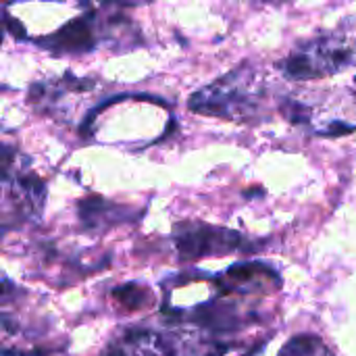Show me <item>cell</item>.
Segmentation results:
<instances>
[{
  "mask_svg": "<svg viewBox=\"0 0 356 356\" xmlns=\"http://www.w3.org/2000/svg\"><path fill=\"white\" fill-rule=\"evenodd\" d=\"M263 98L265 83H261L257 71L248 67H238L211 86L192 94L190 108L200 115L250 121L259 117Z\"/></svg>",
  "mask_w": 356,
  "mask_h": 356,
  "instance_id": "cell-1",
  "label": "cell"
},
{
  "mask_svg": "<svg viewBox=\"0 0 356 356\" xmlns=\"http://www.w3.org/2000/svg\"><path fill=\"white\" fill-rule=\"evenodd\" d=\"M356 65V31H330L321 33L294 52L282 63L280 71L292 81H315L336 75Z\"/></svg>",
  "mask_w": 356,
  "mask_h": 356,
  "instance_id": "cell-2",
  "label": "cell"
},
{
  "mask_svg": "<svg viewBox=\"0 0 356 356\" xmlns=\"http://www.w3.org/2000/svg\"><path fill=\"white\" fill-rule=\"evenodd\" d=\"M8 29H10V33L15 35V38H19V40H23L25 38V27H23V23H19V21H15V19H8Z\"/></svg>",
  "mask_w": 356,
  "mask_h": 356,
  "instance_id": "cell-9",
  "label": "cell"
},
{
  "mask_svg": "<svg viewBox=\"0 0 356 356\" xmlns=\"http://www.w3.org/2000/svg\"><path fill=\"white\" fill-rule=\"evenodd\" d=\"M13 159H15V150L10 146H4L0 144V177H8V169L13 165Z\"/></svg>",
  "mask_w": 356,
  "mask_h": 356,
  "instance_id": "cell-8",
  "label": "cell"
},
{
  "mask_svg": "<svg viewBox=\"0 0 356 356\" xmlns=\"http://www.w3.org/2000/svg\"><path fill=\"white\" fill-rule=\"evenodd\" d=\"M277 356H336L327 344L315 334H298L292 336L280 350Z\"/></svg>",
  "mask_w": 356,
  "mask_h": 356,
  "instance_id": "cell-6",
  "label": "cell"
},
{
  "mask_svg": "<svg viewBox=\"0 0 356 356\" xmlns=\"http://www.w3.org/2000/svg\"><path fill=\"white\" fill-rule=\"evenodd\" d=\"M267 2H288V0H267Z\"/></svg>",
  "mask_w": 356,
  "mask_h": 356,
  "instance_id": "cell-12",
  "label": "cell"
},
{
  "mask_svg": "<svg viewBox=\"0 0 356 356\" xmlns=\"http://www.w3.org/2000/svg\"><path fill=\"white\" fill-rule=\"evenodd\" d=\"M175 246L186 261H196L202 257H221L232 252H254L259 244L248 240L246 236L225 229L213 227L204 223H184L177 227Z\"/></svg>",
  "mask_w": 356,
  "mask_h": 356,
  "instance_id": "cell-3",
  "label": "cell"
},
{
  "mask_svg": "<svg viewBox=\"0 0 356 356\" xmlns=\"http://www.w3.org/2000/svg\"><path fill=\"white\" fill-rule=\"evenodd\" d=\"M219 286L223 292H236V294L275 292L282 288V277L273 267L259 261H250V263L232 265L219 280Z\"/></svg>",
  "mask_w": 356,
  "mask_h": 356,
  "instance_id": "cell-4",
  "label": "cell"
},
{
  "mask_svg": "<svg viewBox=\"0 0 356 356\" xmlns=\"http://www.w3.org/2000/svg\"><path fill=\"white\" fill-rule=\"evenodd\" d=\"M2 38H4V27L0 25V42H2Z\"/></svg>",
  "mask_w": 356,
  "mask_h": 356,
  "instance_id": "cell-11",
  "label": "cell"
},
{
  "mask_svg": "<svg viewBox=\"0 0 356 356\" xmlns=\"http://www.w3.org/2000/svg\"><path fill=\"white\" fill-rule=\"evenodd\" d=\"M113 296H115L117 302H121V305L127 307V309H140V307H144L148 300H152V298H148L146 290H142L138 284L119 286V288H115Z\"/></svg>",
  "mask_w": 356,
  "mask_h": 356,
  "instance_id": "cell-7",
  "label": "cell"
},
{
  "mask_svg": "<svg viewBox=\"0 0 356 356\" xmlns=\"http://www.w3.org/2000/svg\"><path fill=\"white\" fill-rule=\"evenodd\" d=\"M40 44H44L48 48H54V50H65V52L90 50L94 46V38H92V29H90V15L69 21L52 38L42 40Z\"/></svg>",
  "mask_w": 356,
  "mask_h": 356,
  "instance_id": "cell-5",
  "label": "cell"
},
{
  "mask_svg": "<svg viewBox=\"0 0 356 356\" xmlns=\"http://www.w3.org/2000/svg\"><path fill=\"white\" fill-rule=\"evenodd\" d=\"M8 290H10V284H8V282H4V280H0V298H2Z\"/></svg>",
  "mask_w": 356,
  "mask_h": 356,
  "instance_id": "cell-10",
  "label": "cell"
}]
</instances>
